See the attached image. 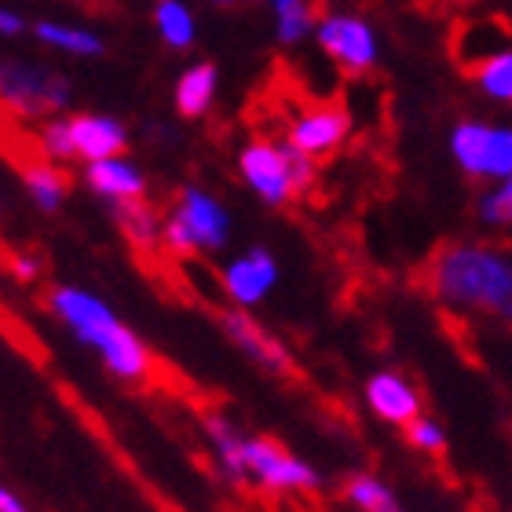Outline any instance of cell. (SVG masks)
I'll return each instance as SVG.
<instances>
[{"mask_svg":"<svg viewBox=\"0 0 512 512\" xmlns=\"http://www.w3.org/2000/svg\"><path fill=\"white\" fill-rule=\"evenodd\" d=\"M44 304L81 348L96 355L107 374H114L125 384L150 381V374H154L150 348L99 293L77 286V282H55L44 293Z\"/></svg>","mask_w":512,"mask_h":512,"instance_id":"cell-1","label":"cell"},{"mask_svg":"<svg viewBox=\"0 0 512 512\" xmlns=\"http://www.w3.org/2000/svg\"><path fill=\"white\" fill-rule=\"evenodd\" d=\"M428 289L447 308L512 322V260L491 246H450L428 267Z\"/></svg>","mask_w":512,"mask_h":512,"instance_id":"cell-2","label":"cell"},{"mask_svg":"<svg viewBox=\"0 0 512 512\" xmlns=\"http://www.w3.org/2000/svg\"><path fill=\"white\" fill-rule=\"evenodd\" d=\"M231 213L213 191L198 183H187L176 191V202L165 213L161 224V246L180 260H191L198 253H224L231 242Z\"/></svg>","mask_w":512,"mask_h":512,"instance_id":"cell-3","label":"cell"},{"mask_svg":"<svg viewBox=\"0 0 512 512\" xmlns=\"http://www.w3.org/2000/svg\"><path fill=\"white\" fill-rule=\"evenodd\" d=\"M238 176L260 202L282 209L315 183V158L297 150L289 139H253L238 150Z\"/></svg>","mask_w":512,"mask_h":512,"instance_id":"cell-4","label":"cell"},{"mask_svg":"<svg viewBox=\"0 0 512 512\" xmlns=\"http://www.w3.org/2000/svg\"><path fill=\"white\" fill-rule=\"evenodd\" d=\"M70 103V81L48 66L4 59L0 63V107L15 118H55Z\"/></svg>","mask_w":512,"mask_h":512,"instance_id":"cell-5","label":"cell"},{"mask_svg":"<svg viewBox=\"0 0 512 512\" xmlns=\"http://www.w3.org/2000/svg\"><path fill=\"white\" fill-rule=\"evenodd\" d=\"M450 154L472 180H505L512 176V128L461 121L450 132Z\"/></svg>","mask_w":512,"mask_h":512,"instance_id":"cell-6","label":"cell"},{"mask_svg":"<svg viewBox=\"0 0 512 512\" xmlns=\"http://www.w3.org/2000/svg\"><path fill=\"white\" fill-rule=\"evenodd\" d=\"M246 476L253 483H260L264 491H275V494L319 491L322 487L319 472L311 469L304 458L289 454L271 436H246Z\"/></svg>","mask_w":512,"mask_h":512,"instance_id":"cell-7","label":"cell"},{"mask_svg":"<svg viewBox=\"0 0 512 512\" xmlns=\"http://www.w3.org/2000/svg\"><path fill=\"white\" fill-rule=\"evenodd\" d=\"M315 41L348 74H366L377 63V33L359 15H322L315 22Z\"/></svg>","mask_w":512,"mask_h":512,"instance_id":"cell-8","label":"cell"},{"mask_svg":"<svg viewBox=\"0 0 512 512\" xmlns=\"http://www.w3.org/2000/svg\"><path fill=\"white\" fill-rule=\"evenodd\" d=\"M278 260L267 246H249L246 253L231 256L224 267H220V289L224 297L231 300V308L253 311L260 308L271 289L278 286Z\"/></svg>","mask_w":512,"mask_h":512,"instance_id":"cell-9","label":"cell"},{"mask_svg":"<svg viewBox=\"0 0 512 512\" xmlns=\"http://www.w3.org/2000/svg\"><path fill=\"white\" fill-rule=\"evenodd\" d=\"M220 330L227 333V341L235 344L249 363H256L260 370H267V374H275V377H293L297 363H293V355L286 352V344L278 341L275 333H267L249 311L224 308L220 311Z\"/></svg>","mask_w":512,"mask_h":512,"instance_id":"cell-10","label":"cell"},{"mask_svg":"<svg viewBox=\"0 0 512 512\" xmlns=\"http://www.w3.org/2000/svg\"><path fill=\"white\" fill-rule=\"evenodd\" d=\"M81 180L99 202H107L110 209L128 202H147V172L139 169L136 161L118 154V158H103V161H88Z\"/></svg>","mask_w":512,"mask_h":512,"instance_id":"cell-11","label":"cell"},{"mask_svg":"<svg viewBox=\"0 0 512 512\" xmlns=\"http://www.w3.org/2000/svg\"><path fill=\"white\" fill-rule=\"evenodd\" d=\"M348 132H352L348 110L326 103V107H311L300 118H293L286 139L297 150H304L308 158H326V154H333L348 139Z\"/></svg>","mask_w":512,"mask_h":512,"instance_id":"cell-12","label":"cell"},{"mask_svg":"<svg viewBox=\"0 0 512 512\" xmlns=\"http://www.w3.org/2000/svg\"><path fill=\"white\" fill-rule=\"evenodd\" d=\"M366 395V406L374 410V417L388 421V425H410L414 417H421V395L403 374H395V370H377L370 374L363 388Z\"/></svg>","mask_w":512,"mask_h":512,"instance_id":"cell-13","label":"cell"},{"mask_svg":"<svg viewBox=\"0 0 512 512\" xmlns=\"http://www.w3.org/2000/svg\"><path fill=\"white\" fill-rule=\"evenodd\" d=\"M70 136L81 165L118 158L128 150V128L110 114H70Z\"/></svg>","mask_w":512,"mask_h":512,"instance_id":"cell-14","label":"cell"},{"mask_svg":"<svg viewBox=\"0 0 512 512\" xmlns=\"http://www.w3.org/2000/svg\"><path fill=\"white\" fill-rule=\"evenodd\" d=\"M22 191L33 202V209L44 216H55L70 198V176L55 161H33L22 169Z\"/></svg>","mask_w":512,"mask_h":512,"instance_id":"cell-15","label":"cell"},{"mask_svg":"<svg viewBox=\"0 0 512 512\" xmlns=\"http://www.w3.org/2000/svg\"><path fill=\"white\" fill-rule=\"evenodd\" d=\"M202 428H205V439H209L216 461H220V469L227 472V480L246 483L249 480L246 476V436L238 432L235 421L224 414H205Z\"/></svg>","mask_w":512,"mask_h":512,"instance_id":"cell-16","label":"cell"},{"mask_svg":"<svg viewBox=\"0 0 512 512\" xmlns=\"http://www.w3.org/2000/svg\"><path fill=\"white\" fill-rule=\"evenodd\" d=\"M172 99H176V114H180V118H187V121L205 118L216 99V66L213 63L187 66L180 74V81H176Z\"/></svg>","mask_w":512,"mask_h":512,"instance_id":"cell-17","label":"cell"},{"mask_svg":"<svg viewBox=\"0 0 512 512\" xmlns=\"http://www.w3.org/2000/svg\"><path fill=\"white\" fill-rule=\"evenodd\" d=\"M114 220H118L121 235H125L136 249L161 246V224H165V216H158V209H154L150 202L118 205V209H114Z\"/></svg>","mask_w":512,"mask_h":512,"instance_id":"cell-18","label":"cell"},{"mask_svg":"<svg viewBox=\"0 0 512 512\" xmlns=\"http://www.w3.org/2000/svg\"><path fill=\"white\" fill-rule=\"evenodd\" d=\"M344 498L359 512H403L395 491L381 476H374V472H355V476H348L344 480Z\"/></svg>","mask_w":512,"mask_h":512,"instance_id":"cell-19","label":"cell"},{"mask_svg":"<svg viewBox=\"0 0 512 512\" xmlns=\"http://www.w3.org/2000/svg\"><path fill=\"white\" fill-rule=\"evenodd\" d=\"M37 41L48 44V48H59V52L70 55H103V37H96L92 30H81V26H63V22H37L33 26Z\"/></svg>","mask_w":512,"mask_h":512,"instance_id":"cell-20","label":"cell"},{"mask_svg":"<svg viewBox=\"0 0 512 512\" xmlns=\"http://www.w3.org/2000/svg\"><path fill=\"white\" fill-rule=\"evenodd\" d=\"M154 26H158L161 41L172 52H187L194 44V19L183 0H158L154 4Z\"/></svg>","mask_w":512,"mask_h":512,"instance_id":"cell-21","label":"cell"},{"mask_svg":"<svg viewBox=\"0 0 512 512\" xmlns=\"http://www.w3.org/2000/svg\"><path fill=\"white\" fill-rule=\"evenodd\" d=\"M472 77H476V85H480V92L487 99L512 103V48L483 55L480 63H476V70H472Z\"/></svg>","mask_w":512,"mask_h":512,"instance_id":"cell-22","label":"cell"},{"mask_svg":"<svg viewBox=\"0 0 512 512\" xmlns=\"http://www.w3.org/2000/svg\"><path fill=\"white\" fill-rule=\"evenodd\" d=\"M271 4H275V26L282 44H297L308 33H315L319 19H315V8L308 0H271Z\"/></svg>","mask_w":512,"mask_h":512,"instance_id":"cell-23","label":"cell"},{"mask_svg":"<svg viewBox=\"0 0 512 512\" xmlns=\"http://www.w3.org/2000/svg\"><path fill=\"white\" fill-rule=\"evenodd\" d=\"M37 147L48 161L55 165H70L77 161V150H74V136H70V118H44L41 132H37Z\"/></svg>","mask_w":512,"mask_h":512,"instance_id":"cell-24","label":"cell"},{"mask_svg":"<svg viewBox=\"0 0 512 512\" xmlns=\"http://www.w3.org/2000/svg\"><path fill=\"white\" fill-rule=\"evenodd\" d=\"M480 220L487 227H505L512 224V176H505V180H498L491 187V191L480 198Z\"/></svg>","mask_w":512,"mask_h":512,"instance_id":"cell-25","label":"cell"},{"mask_svg":"<svg viewBox=\"0 0 512 512\" xmlns=\"http://www.w3.org/2000/svg\"><path fill=\"white\" fill-rule=\"evenodd\" d=\"M406 439H410V447L425 450V454H443V450H447V432H443V425L425 414L414 417V421L406 425Z\"/></svg>","mask_w":512,"mask_h":512,"instance_id":"cell-26","label":"cell"},{"mask_svg":"<svg viewBox=\"0 0 512 512\" xmlns=\"http://www.w3.org/2000/svg\"><path fill=\"white\" fill-rule=\"evenodd\" d=\"M15 275H19L22 282H33V278L41 275V260L30 256V253H19L15 256Z\"/></svg>","mask_w":512,"mask_h":512,"instance_id":"cell-27","label":"cell"},{"mask_svg":"<svg viewBox=\"0 0 512 512\" xmlns=\"http://www.w3.org/2000/svg\"><path fill=\"white\" fill-rule=\"evenodd\" d=\"M0 512H33V509L22 502L19 494L11 491V487H4V483H0Z\"/></svg>","mask_w":512,"mask_h":512,"instance_id":"cell-28","label":"cell"},{"mask_svg":"<svg viewBox=\"0 0 512 512\" xmlns=\"http://www.w3.org/2000/svg\"><path fill=\"white\" fill-rule=\"evenodd\" d=\"M22 30H26V22H22L19 15H15V11H4V8H0V33H4V37H19Z\"/></svg>","mask_w":512,"mask_h":512,"instance_id":"cell-29","label":"cell"},{"mask_svg":"<svg viewBox=\"0 0 512 512\" xmlns=\"http://www.w3.org/2000/svg\"><path fill=\"white\" fill-rule=\"evenodd\" d=\"M216 4H238V0H216Z\"/></svg>","mask_w":512,"mask_h":512,"instance_id":"cell-30","label":"cell"},{"mask_svg":"<svg viewBox=\"0 0 512 512\" xmlns=\"http://www.w3.org/2000/svg\"><path fill=\"white\" fill-rule=\"evenodd\" d=\"M0 213H4V205H0Z\"/></svg>","mask_w":512,"mask_h":512,"instance_id":"cell-31","label":"cell"}]
</instances>
